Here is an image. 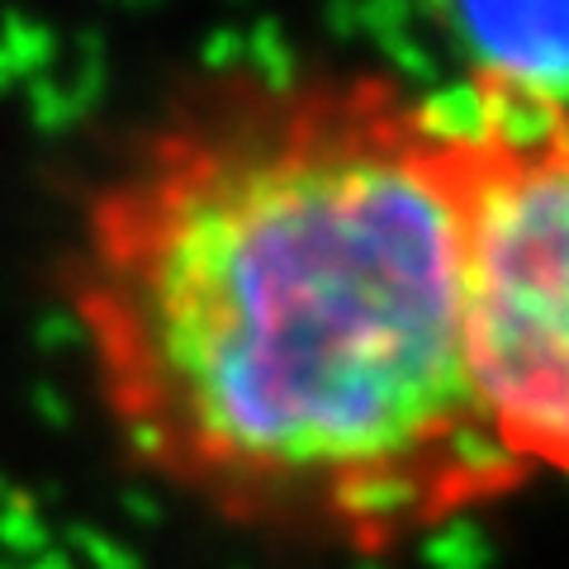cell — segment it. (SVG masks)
<instances>
[{
  "label": "cell",
  "instance_id": "1",
  "mask_svg": "<svg viewBox=\"0 0 569 569\" xmlns=\"http://www.w3.org/2000/svg\"><path fill=\"white\" fill-rule=\"evenodd\" d=\"M67 313L119 451L209 518L380 560L531 489L460 323V167L389 86L200 110L104 186Z\"/></svg>",
  "mask_w": 569,
  "mask_h": 569
},
{
  "label": "cell",
  "instance_id": "2",
  "mask_svg": "<svg viewBox=\"0 0 569 569\" xmlns=\"http://www.w3.org/2000/svg\"><path fill=\"white\" fill-rule=\"evenodd\" d=\"M460 323L479 408L531 485L569 456L565 152L460 167Z\"/></svg>",
  "mask_w": 569,
  "mask_h": 569
},
{
  "label": "cell",
  "instance_id": "3",
  "mask_svg": "<svg viewBox=\"0 0 569 569\" xmlns=\"http://www.w3.org/2000/svg\"><path fill=\"white\" fill-rule=\"evenodd\" d=\"M441 48L489 91L565 110L569 0H413Z\"/></svg>",
  "mask_w": 569,
  "mask_h": 569
},
{
  "label": "cell",
  "instance_id": "4",
  "mask_svg": "<svg viewBox=\"0 0 569 569\" xmlns=\"http://www.w3.org/2000/svg\"><path fill=\"white\" fill-rule=\"evenodd\" d=\"M261 96H290L299 91V58L280 24L242 29V77Z\"/></svg>",
  "mask_w": 569,
  "mask_h": 569
},
{
  "label": "cell",
  "instance_id": "5",
  "mask_svg": "<svg viewBox=\"0 0 569 569\" xmlns=\"http://www.w3.org/2000/svg\"><path fill=\"white\" fill-rule=\"evenodd\" d=\"M52 58H58V33L48 24L29 20V14H6L0 20V86L48 77Z\"/></svg>",
  "mask_w": 569,
  "mask_h": 569
},
{
  "label": "cell",
  "instance_id": "6",
  "mask_svg": "<svg viewBox=\"0 0 569 569\" xmlns=\"http://www.w3.org/2000/svg\"><path fill=\"white\" fill-rule=\"evenodd\" d=\"M29 100H33V119H43V123L81 119V96L71 91V86H58L52 77H33L29 81Z\"/></svg>",
  "mask_w": 569,
  "mask_h": 569
},
{
  "label": "cell",
  "instance_id": "7",
  "mask_svg": "<svg viewBox=\"0 0 569 569\" xmlns=\"http://www.w3.org/2000/svg\"><path fill=\"white\" fill-rule=\"evenodd\" d=\"M200 62H204L209 77L238 81L242 77V29H213L204 52H200Z\"/></svg>",
  "mask_w": 569,
  "mask_h": 569
}]
</instances>
